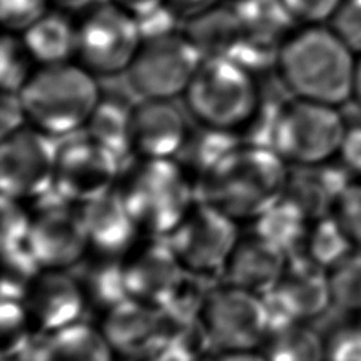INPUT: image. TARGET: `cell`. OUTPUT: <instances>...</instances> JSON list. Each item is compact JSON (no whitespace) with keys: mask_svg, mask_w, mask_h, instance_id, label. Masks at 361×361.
I'll return each instance as SVG.
<instances>
[{"mask_svg":"<svg viewBox=\"0 0 361 361\" xmlns=\"http://www.w3.org/2000/svg\"><path fill=\"white\" fill-rule=\"evenodd\" d=\"M51 0H0V18L6 30L24 32L48 13Z\"/></svg>","mask_w":361,"mask_h":361,"instance_id":"obj_35","label":"cell"},{"mask_svg":"<svg viewBox=\"0 0 361 361\" xmlns=\"http://www.w3.org/2000/svg\"><path fill=\"white\" fill-rule=\"evenodd\" d=\"M184 95L203 127L224 132L249 124L260 105L254 73L228 57L204 59Z\"/></svg>","mask_w":361,"mask_h":361,"instance_id":"obj_5","label":"cell"},{"mask_svg":"<svg viewBox=\"0 0 361 361\" xmlns=\"http://www.w3.org/2000/svg\"><path fill=\"white\" fill-rule=\"evenodd\" d=\"M24 302L32 325L43 334L78 324L86 307L78 281L63 269H43L32 282Z\"/></svg>","mask_w":361,"mask_h":361,"instance_id":"obj_17","label":"cell"},{"mask_svg":"<svg viewBox=\"0 0 361 361\" xmlns=\"http://www.w3.org/2000/svg\"><path fill=\"white\" fill-rule=\"evenodd\" d=\"M333 216L349 235L352 243L361 247V179L347 185Z\"/></svg>","mask_w":361,"mask_h":361,"instance_id":"obj_36","label":"cell"},{"mask_svg":"<svg viewBox=\"0 0 361 361\" xmlns=\"http://www.w3.org/2000/svg\"><path fill=\"white\" fill-rule=\"evenodd\" d=\"M159 361H187V360L178 358V357H175V355H171V353H166V355H164Z\"/></svg>","mask_w":361,"mask_h":361,"instance_id":"obj_47","label":"cell"},{"mask_svg":"<svg viewBox=\"0 0 361 361\" xmlns=\"http://www.w3.org/2000/svg\"><path fill=\"white\" fill-rule=\"evenodd\" d=\"M357 57L330 27L307 25L282 44L276 63L296 99L339 106L352 99Z\"/></svg>","mask_w":361,"mask_h":361,"instance_id":"obj_2","label":"cell"},{"mask_svg":"<svg viewBox=\"0 0 361 361\" xmlns=\"http://www.w3.org/2000/svg\"><path fill=\"white\" fill-rule=\"evenodd\" d=\"M262 298L269 314V330L287 324H305L331 305L328 273L306 257L292 255L279 282Z\"/></svg>","mask_w":361,"mask_h":361,"instance_id":"obj_15","label":"cell"},{"mask_svg":"<svg viewBox=\"0 0 361 361\" xmlns=\"http://www.w3.org/2000/svg\"><path fill=\"white\" fill-rule=\"evenodd\" d=\"M51 2L63 11H81L92 6L95 0H51Z\"/></svg>","mask_w":361,"mask_h":361,"instance_id":"obj_45","label":"cell"},{"mask_svg":"<svg viewBox=\"0 0 361 361\" xmlns=\"http://www.w3.org/2000/svg\"><path fill=\"white\" fill-rule=\"evenodd\" d=\"M252 222L255 225L254 233L286 250L288 257L301 250L311 224L305 212L286 197Z\"/></svg>","mask_w":361,"mask_h":361,"instance_id":"obj_26","label":"cell"},{"mask_svg":"<svg viewBox=\"0 0 361 361\" xmlns=\"http://www.w3.org/2000/svg\"><path fill=\"white\" fill-rule=\"evenodd\" d=\"M240 238L236 221L200 202L165 240L185 271L206 276L224 271Z\"/></svg>","mask_w":361,"mask_h":361,"instance_id":"obj_11","label":"cell"},{"mask_svg":"<svg viewBox=\"0 0 361 361\" xmlns=\"http://www.w3.org/2000/svg\"><path fill=\"white\" fill-rule=\"evenodd\" d=\"M141 44L137 19L113 2L95 6L78 25V56L90 73L127 72Z\"/></svg>","mask_w":361,"mask_h":361,"instance_id":"obj_10","label":"cell"},{"mask_svg":"<svg viewBox=\"0 0 361 361\" xmlns=\"http://www.w3.org/2000/svg\"><path fill=\"white\" fill-rule=\"evenodd\" d=\"M124 259L94 254L90 260L85 259L80 263V273L75 277L85 295L86 305L102 309L106 314L130 300L126 287Z\"/></svg>","mask_w":361,"mask_h":361,"instance_id":"obj_25","label":"cell"},{"mask_svg":"<svg viewBox=\"0 0 361 361\" xmlns=\"http://www.w3.org/2000/svg\"><path fill=\"white\" fill-rule=\"evenodd\" d=\"M121 361H137V360H127V358H121Z\"/></svg>","mask_w":361,"mask_h":361,"instance_id":"obj_48","label":"cell"},{"mask_svg":"<svg viewBox=\"0 0 361 361\" xmlns=\"http://www.w3.org/2000/svg\"><path fill=\"white\" fill-rule=\"evenodd\" d=\"M287 162L273 147L240 145L200 178V202L214 206L233 221H255L287 189Z\"/></svg>","mask_w":361,"mask_h":361,"instance_id":"obj_1","label":"cell"},{"mask_svg":"<svg viewBox=\"0 0 361 361\" xmlns=\"http://www.w3.org/2000/svg\"><path fill=\"white\" fill-rule=\"evenodd\" d=\"M121 162L99 141L75 137L57 151L54 190L73 204H85L114 189Z\"/></svg>","mask_w":361,"mask_h":361,"instance_id":"obj_13","label":"cell"},{"mask_svg":"<svg viewBox=\"0 0 361 361\" xmlns=\"http://www.w3.org/2000/svg\"><path fill=\"white\" fill-rule=\"evenodd\" d=\"M135 19H137L143 42L156 40V38L160 37L176 34L178 23L180 21L166 4H162L151 11H146L143 15H137Z\"/></svg>","mask_w":361,"mask_h":361,"instance_id":"obj_38","label":"cell"},{"mask_svg":"<svg viewBox=\"0 0 361 361\" xmlns=\"http://www.w3.org/2000/svg\"><path fill=\"white\" fill-rule=\"evenodd\" d=\"M338 156L347 171L361 178V122L347 126Z\"/></svg>","mask_w":361,"mask_h":361,"instance_id":"obj_41","label":"cell"},{"mask_svg":"<svg viewBox=\"0 0 361 361\" xmlns=\"http://www.w3.org/2000/svg\"><path fill=\"white\" fill-rule=\"evenodd\" d=\"M238 146L240 141L231 137V132L204 127L203 133L187 138L183 149L178 154L179 160L176 162L185 171L192 170L198 178H202Z\"/></svg>","mask_w":361,"mask_h":361,"instance_id":"obj_30","label":"cell"},{"mask_svg":"<svg viewBox=\"0 0 361 361\" xmlns=\"http://www.w3.org/2000/svg\"><path fill=\"white\" fill-rule=\"evenodd\" d=\"M114 357L100 328L78 322L59 331L42 334L32 361H114Z\"/></svg>","mask_w":361,"mask_h":361,"instance_id":"obj_22","label":"cell"},{"mask_svg":"<svg viewBox=\"0 0 361 361\" xmlns=\"http://www.w3.org/2000/svg\"><path fill=\"white\" fill-rule=\"evenodd\" d=\"M32 224V212L25 209L24 202L2 197V252L24 247L27 244Z\"/></svg>","mask_w":361,"mask_h":361,"instance_id":"obj_33","label":"cell"},{"mask_svg":"<svg viewBox=\"0 0 361 361\" xmlns=\"http://www.w3.org/2000/svg\"><path fill=\"white\" fill-rule=\"evenodd\" d=\"M262 353L267 361H326L325 339L305 324L271 328Z\"/></svg>","mask_w":361,"mask_h":361,"instance_id":"obj_28","label":"cell"},{"mask_svg":"<svg viewBox=\"0 0 361 361\" xmlns=\"http://www.w3.org/2000/svg\"><path fill=\"white\" fill-rule=\"evenodd\" d=\"M32 61L23 38L8 34L4 37L0 44V85L4 92H21L34 75L30 72Z\"/></svg>","mask_w":361,"mask_h":361,"instance_id":"obj_32","label":"cell"},{"mask_svg":"<svg viewBox=\"0 0 361 361\" xmlns=\"http://www.w3.org/2000/svg\"><path fill=\"white\" fill-rule=\"evenodd\" d=\"M200 319L212 347L222 353L255 350L269 333V314L262 296L228 283L211 290Z\"/></svg>","mask_w":361,"mask_h":361,"instance_id":"obj_9","label":"cell"},{"mask_svg":"<svg viewBox=\"0 0 361 361\" xmlns=\"http://www.w3.org/2000/svg\"><path fill=\"white\" fill-rule=\"evenodd\" d=\"M330 27L353 54L361 56V0H343L331 16Z\"/></svg>","mask_w":361,"mask_h":361,"instance_id":"obj_34","label":"cell"},{"mask_svg":"<svg viewBox=\"0 0 361 361\" xmlns=\"http://www.w3.org/2000/svg\"><path fill=\"white\" fill-rule=\"evenodd\" d=\"M27 249L42 269L78 267L86 259L89 238L81 209L54 189L35 200Z\"/></svg>","mask_w":361,"mask_h":361,"instance_id":"obj_7","label":"cell"},{"mask_svg":"<svg viewBox=\"0 0 361 361\" xmlns=\"http://www.w3.org/2000/svg\"><path fill=\"white\" fill-rule=\"evenodd\" d=\"M216 361H267L263 353L257 350H238V352H224L217 357Z\"/></svg>","mask_w":361,"mask_h":361,"instance_id":"obj_44","label":"cell"},{"mask_svg":"<svg viewBox=\"0 0 361 361\" xmlns=\"http://www.w3.org/2000/svg\"><path fill=\"white\" fill-rule=\"evenodd\" d=\"M32 59L43 67L67 63L78 54V27L59 11H48L23 32Z\"/></svg>","mask_w":361,"mask_h":361,"instance_id":"obj_24","label":"cell"},{"mask_svg":"<svg viewBox=\"0 0 361 361\" xmlns=\"http://www.w3.org/2000/svg\"><path fill=\"white\" fill-rule=\"evenodd\" d=\"M109 2L116 4L118 6H121V8L132 13L133 16H137V15H143L146 11L157 8V6L165 4V0H109Z\"/></svg>","mask_w":361,"mask_h":361,"instance_id":"obj_43","label":"cell"},{"mask_svg":"<svg viewBox=\"0 0 361 361\" xmlns=\"http://www.w3.org/2000/svg\"><path fill=\"white\" fill-rule=\"evenodd\" d=\"M80 209L94 254L124 259L135 247L140 228L128 212L119 189L80 204Z\"/></svg>","mask_w":361,"mask_h":361,"instance_id":"obj_19","label":"cell"},{"mask_svg":"<svg viewBox=\"0 0 361 361\" xmlns=\"http://www.w3.org/2000/svg\"><path fill=\"white\" fill-rule=\"evenodd\" d=\"M287 263L286 250L252 233L240 238L222 273L228 286L265 296L279 282Z\"/></svg>","mask_w":361,"mask_h":361,"instance_id":"obj_20","label":"cell"},{"mask_svg":"<svg viewBox=\"0 0 361 361\" xmlns=\"http://www.w3.org/2000/svg\"><path fill=\"white\" fill-rule=\"evenodd\" d=\"M352 180L344 166L336 169L330 164L296 166L288 173L283 197L305 212L309 221L331 216L343 192Z\"/></svg>","mask_w":361,"mask_h":361,"instance_id":"obj_21","label":"cell"},{"mask_svg":"<svg viewBox=\"0 0 361 361\" xmlns=\"http://www.w3.org/2000/svg\"><path fill=\"white\" fill-rule=\"evenodd\" d=\"M27 113L23 105L21 95L16 92H4L0 102V137L5 138L24 128Z\"/></svg>","mask_w":361,"mask_h":361,"instance_id":"obj_40","label":"cell"},{"mask_svg":"<svg viewBox=\"0 0 361 361\" xmlns=\"http://www.w3.org/2000/svg\"><path fill=\"white\" fill-rule=\"evenodd\" d=\"M328 273L331 305L344 312L361 314V252L355 250Z\"/></svg>","mask_w":361,"mask_h":361,"instance_id":"obj_31","label":"cell"},{"mask_svg":"<svg viewBox=\"0 0 361 361\" xmlns=\"http://www.w3.org/2000/svg\"><path fill=\"white\" fill-rule=\"evenodd\" d=\"M202 62L189 38L176 32L143 42L127 70V80L143 100H173L185 94Z\"/></svg>","mask_w":361,"mask_h":361,"instance_id":"obj_8","label":"cell"},{"mask_svg":"<svg viewBox=\"0 0 361 361\" xmlns=\"http://www.w3.org/2000/svg\"><path fill=\"white\" fill-rule=\"evenodd\" d=\"M124 276L128 298L164 309L178 292L187 271L169 241L154 238L126 255Z\"/></svg>","mask_w":361,"mask_h":361,"instance_id":"obj_16","label":"cell"},{"mask_svg":"<svg viewBox=\"0 0 361 361\" xmlns=\"http://www.w3.org/2000/svg\"><path fill=\"white\" fill-rule=\"evenodd\" d=\"M180 21H190L203 13L212 10L217 0H165Z\"/></svg>","mask_w":361,"mask_h":361,"instance_id":"obj_42","label":"cell"},{"mask_svg":"<svg viewBox=\"0 0 361 361\" xmlns=\"http://www.w3.org/2000/svg\"><path fill=\"white\" fill-rule=\"evenodd\" d=\"M189 135L171 100H143L132 108V147L143 159H175Z\"/></svg>","mask_w":361,"mask_h":361,"instance_id":"obj_18","label":"cell"},{"mask_svg":"<svg viewBox=\"0 0 361 361\" xmlns=\"http://www.w3.org/2000/svg\"><path fill=\"white\" fill-rule=\"evenodd\" d=\"M355 244L345 233L336 217L325 216L309 224L307 233L302 243L301 252L296 255L306 257L319 268L330 271L338 263L355 252ZM292 257V255H290Z\"/></svg>","mask_w":361,"mask_h":361,"instance_id":"obj_27","label":"cell"},{"mask_svg":"<svg viewBox=\"0 0 361 361\" xmlns=\"http://www.w3.org/2000/svg\"><path fill=\"white\" fill-rule=\"evenodd\" d=\"M19 95L27 119L49 137L70 135L87 126L102 100L92 73L72 62L37 70Z\"/></svg>","mask_w":361,"mask_h":361,"instance_id":"obj_3","label":"cell"},{"mask_svg":"<svg viewBox=\"0 0 361 361\" xmlns=\"http://www.w3.org/2000/svg\"><path fill=\"white\" fill-rule=\"evenodd\" d=\"M183 34L204 59L228 57L235 59L244 37L235 8L214 6L197 18L185 21Z\"/></svg>","mask_w":361,"mask_h":361,"instance_id":"obj_23","label":"cell"},{"mask_svg":"<svg viewBox=\"0 0 361 361\" xmlns=\"http://www.w3.org/2000/svg\"><path fill=\"white\" fill-rule=\"evenodd\" d=\"M343 0H282L296 23L319 25L330 21Z\"/></svg>","mask_w":361,"mask_h":361,"instance_id":"obj_39","label":"cell"},{"mask_svg":"<svg viewBox=\"0 0 361 361\" xmlns=\"http://www.w3.org/2000/svg\"><path fill=\"white\" fill-rule=\"evenodd\" d=\"M140 231L169 238L193 208L189 173L175 159H143L119 189Z\"/></svg>","mask_w":361,"mask_h":361,"instance_id":"obj_4","label":"cell"},{"mask_svg":"<svg viewBox=\"0 0 361 361\" xmlns=\"http://www.w3.org/2000/svg\"><path fill=\"white\" fill-rule=\"evenodd\" d=\"M87 135L122 162L132 147V108L116 100H100L87 122Z\"/></svg>","mask_w":361,"mask_h":361,"instance_id":"obj_29","label":"cell"},{"mask_svg":"<svg viewBox=\"0 0 361 361\" xmlns=\"http://www.w3.org/2000/svg\"><path fill=\"white\" fill-rule=\"evenodd\" d=\"M100 330L114 355L137 361H159L166 355L171 322L164 309L127 300L105 314Z\"/></svg>","mask_w":361,"mask_h":361,"instance_id":"obj_14","label":"cell"},{"mask_svg":"<svg viewBox=\"0 0 361 361\" xmlns=\"http://www.w3.org/2000/svg\"><path fill=\"white\" fill-rule=\"evenodd\" d=\"M345 130L338 106L295 97L279 109L271 147L295 166L326 164L339 154Z\"/></svg>","mask_w":361,"mask_h":361,"instance_id":"obj_6","label":"cell"},{"mask_svg":"<svg viewBox=\"0 0 361 361\" xmlns=\"http://www.w3.org/2000/svg\"><path fill=\"white\" fill-rule=\"evenodd\" d=\"M326 361H361V325H343L325 339Z\"/></svg>","mask_w":361,"mask_h":361,"instance_id":"obj_37","label":"cell"},{"mask_svg":"<svg viewBox=\"0 0 361 361\" xmlns=\"http://www.w3.org/2000/svg\"><path fill=\"white\" fill-rule=\"evenodd\" d=\"M57 151L54 141L38 128L24 127L2 138L0 187L2 197L27 202L54 189Z\"/></svg>","mask_w":361,"mask_h":361,"instance_id":"obj_12","label":"cell"},{"mask_svg":"<svg viewBox=\"0 0 361 361\" xmlns=\"http://www.w3.org/2000/svg\"><path fill=\"white\" fill-rule=\"evenodd\" d=\"M352 99L357 100L361 106V56L357 57L355 75H353V87H352Z\"/></svg>","mask_w":361,"mask_h":361,"instance_id":"obj_46","label":"cell"}]
</instances>
